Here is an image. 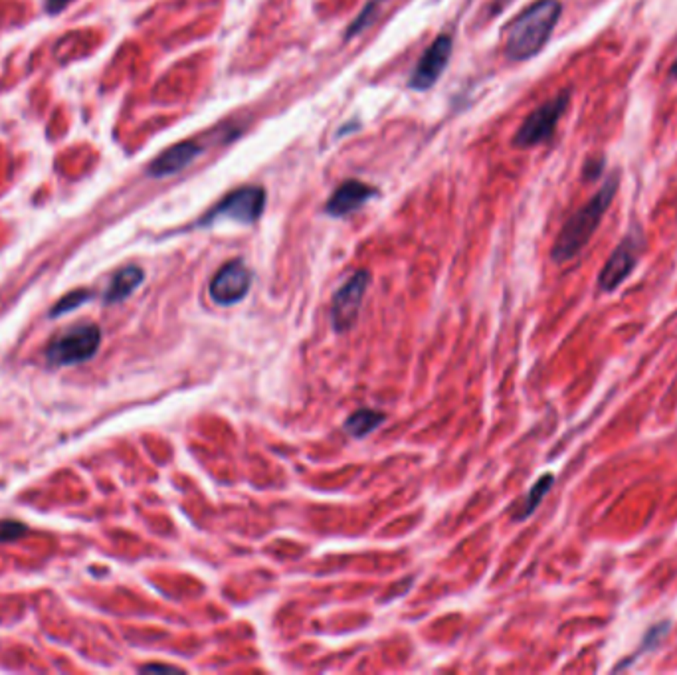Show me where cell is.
I'll use <instances>...</instances> for the list:
<instances>
[{"instance_id": "4fadbf2b", "label": "cell", "mask_w": 677, "mask_h": 675, "mask_svg": "<svg viewBox=\"0 0 677 675\" xmlns=\"http://www.w3.org/2000/svg\"><path fill=\"white\" fill-rule=\"evenodd\" d=\"M385 420V414L376 412V410H356L355 414H351L347 422H344V432L351 434L353 438H365L366 434H370L373 430H376Z\"/></svg>"}, {"instance_id": "277c9868", "label": "cell", "mask_w": 677, "mask_h": 675, "mask_svg": "<svg viewBox=\"0 0 677 675\" xmlns=\"http://www.w3.org/2000/svg\"><path fill=\"white\" fill-rule=\"evenodd\" d=\"M569 103L570 91L565 89V91H560L559 96L553 97L550 101L535 109L515 133L513 145L519 147V149H529V147H537L541 143L550 139L555 129H557V123L562 117V113L569 108Z\"/></svg>"}, {"instance_id": "5bb4252c", "label": "cell", "mask_w": 677, "mask_h": 675, "mask_svg": "<svg viewBox=\"0 0 677 675\" xmlns=\"http://www.w3.org/2000/svg\"><path fill=\"white\" fill-rule=\"evenodd\" d=\"M553 482H555V475L553 473H545L541 480H539L533 487H531V491H529V495L525 497V501H523V507H521V511L517 513V519L519 521H523V519H527L529 515L533 513L535 509H537L539 505H541V501L545 499V495H547L548 491H550V487H553Z\"/></svg>"}, {"instance_id": "30bf717a", "label": "cell", "mask_w": 677, "mask_h": 675, "mask_svg": "<svg viewBox=\"0 0 677 675\" xmlns=\"http://www.w3.org/2000/svg\"><path fill=\"white\" fill-rule=\"evenodd\" d=\"M200 153H202V149L196 143H191V141L176 143V145H172L171 149L161 153L155 161L150 162L149 174L155 176V179H165V176L176 174V172L184 171Z\"/></svg>"}, {"instance_id": "ac0fdd59", "label": "cell", "mask_w": 677, "mask_h": 675, "mask_svg": "<svg viewBox=\"0 0 677 675\" xmlns=\"http://www.w3.org/2000/svg\"><path fill=\"white\" fill-rule=\"evenodd\" d=\"M22 535H26V527L20 523H14V521L0 523V541H14Z\"/></svg>"}, {"instance_id": "9a60e30c", "label": "cell", "mask_w": 677, "mask_h": 675, "mask_svg": "<svg viewBox=\"0 0 677 675\" xmlns=\"http://www.w3.org/2000/svg\"><path fill=\"white\" fill-rule=\"evenodd\" d=\"M87 300H89V291L87 290L72 291V293L65 295L64 300H60L56 303L54 309H52V317H60V315H64V313H70V311L75 309V307L84 305Z\"/></svg>"}, {"instance_id": "52a82bcc", "label": "cell", "mask_w": 677, "mask_h": 675, "mask_svg": "<svg viewBox=\"0 0 677 675\" xmlns=\"http://www.w3.org/2000/svg\"><path fill=\"white\" fill-rule=\"evenodd\" d=\"M368 283H370L368 271L361 269L355 276L347 279L339 288V291L335 293L333 303H331V323H333L335 331L344 333L355 325Z\"/></svg>"}, {"instance_id": "3957f363", "label": "cell", "mask_w": 677, "mask_h": 675, "mask_svg": "<svg viewBox=\"0 0 677 675\" xmlns=\"http://www.w3.org/2000/svg\"><path fill=\"white\" fill-rule=\"evenodd\" d=\"M101 345L97 325H75L56 335L48 345L46 361L54 366H72L94 359Z\"/></svg>"}, {"instance_id": "7c38bea8", "label": "cell", "mask_w": 677, "mask_h": 675, "mask_svg": "<svg viewBox=\"0 0 677 675\" xmlns=\"http://www.w3.org/2000/svg\"><path fill=\"white\" fill-rule=\"evenodd\" d=\"M143 278H145V274L139 266H127V268L119 269L111 278V283L103 295L105 303H119V301L127 300L131 293L143 283Z\"/></svg>"}, {"instance_id": "8992f818", "label": "cell", "mask_w": 677, "mask_h": 675, "mask_svg": "<svg viewBox=\"0 0 677 675\" xmlns=\"http://www.w3.org/2000/svg\"><path fill=\"white\" fill-rule=\"evenodd\" d=\"M642 248H644V238L640 232H630L620 242V246L614 250L612 256L608 257L606 266L598 276V288L604 293L616 291L628 279L640 259Z\"/></svg>"}, {"instance_id": "2e32d148", "label": "cell", "mask_w": 677, "mask_h": 675, "mask_svg": "<svg viewBox=\"0 0 677 675\" xmlns=\"http://www.w3.org/2000/svg\"><path fill=\"white\" fill-rule=\"evenodd\" d=\"M378 8H380V0H373V2H368V6H366L365 11L361 12V16H359V18L349 26V30H347V38H351V36H355V34L363 32L366 26L375 20V16L378 14Z\"/></svg>"}, {"instance_id": "7a4b0ae2", "label": "cell", "mask_w": 677, "mask_h": 675, "mask_svg": "<svg viewBox=\"0 0 677 675\" xmlns=\"http://www.w3.org/2000/svg\"><path fill=\"white\" fill-rule=\"evenodd\" d=\"M618 184H620V176L614 172L602 183L600 191L565 222L559 238L553 246V252H550V256L557 264H565L572 257H576L582 252V248L588 244V240L594 236L596 228L600 226L606 210L612 204Z\"/></svg>"}, {"instance_id": "8fae6325", "label": "cell", "mask_w": 677, "mask_h": 675, "mask_svg": "<svg viewBox=\"0 0 677 675\" xmlns=\"http://www.w3.org/2000/svg\"><path fill=\"white\" fill-rule=\"evenodd\" d=\"M375 193L376 191L373 186L361 183V181H347L335 191L325 210L331 216L351 214V212L359 210L363 204L368 202L375 196Z\"/></svg>"}, {"instance_id": "44dd1931", "label": "cell", "mask_w": 677, "mask_h": 675, "mask_svg": "<svg viewBox=\"0 0 677 675\" xmlns=\"http://www.w3.org/2000/svg\"><path fill=\"white\" fill-rule=\"evenodd\" d=\"M141 671H179V669L171 665H145L141 667Z\"/></svg>"}, {"instance_id": "ba28073f", "label": "cell", "mask_w": 677, "mask_h": 675, "mask_svg": "<svg viewBox=\"0 0 677 675\" xmlns=\"http://www.w3.org/2000/svg\"><path fill=\"white\" fill-rule=\"evenodd\" d=\"M252 285V274L244 262L234 259L218 269L210 281V297L216 305H234L246 297Z\"/></svg>"}, {"instance_id": "d6986e66", "label": "cell", "mask_w": 677, "mask_h": 675, "mask_svg": "<svg viewBox=\"0 0 677 675\" xmlns=\"http://www.w3.org/2000/svg\"><path fill=\"white\" fill-rule=\"evenodd\" d=\"M602 171H604V159H591V161H586V165H584L582 174H584L588 181H596L602 174Z\"/></svg>"}, {"instance_id": "7402d4cb", "label": "cell", "mask_w": 677, "mask_h": 675, "mask_svg": "<svg viewBox=\"0 0 677 675\" xmlns=\"http://www.w3.org/2000/svg\"><path fill=\"white\" fill-rule=\"evenodd\" d=\"M669 77H671V79H677V60L673 62V65H671V70H669Z\"/></svg>"}, {"instance_id": "6da1fadb", "label": "cell", "mask_w": 677, "mask_h": 675, "mask_svg": "<svg viewBox=\"0 0 677 675\" xmlns=\"http://www.w3.org/2000/svg\"><path fill=\"white\" fill-rule=\"evenodd\" d=\"M562 4L559 0H537L511 22L505 38V54L513 62L537 56L559 24Z\"/></svg>"}, {"instance_id": "9c48e42d", "label": "cell", "mask_w": 677, "mask_h": 675, "mask_svg": "<svg viewBox=\"0 0 677 675\" xmlns=\"http://www.w3.org/2000/svg\"><path fill=\"white\" fill-rule=\"evenodd\" d=\"M451 56V38L450 36H438L434 42L428 46V50L422 54L418 65L410 75V87L412 89H430L438 77L444 74L446 64Z\"/></svg>"}, {"instance_id": "5b68a950", "label": "cell", "mask_w": 677, "mask_h": 675, "mask_svg": "<svg viewBox=\"0 0 677 675\" xmlns=\"http://www.w3.org/2000/svg\"><path fill=\"white\" fill-rule=\"evenodd\" d=\"M266 206V191L262 186H242L228 194L200 220V226L216 224L218 220H232L238 224H254Z\"/></svg>"}, {"instance_id": "e0dca14e", "label": "cell", "mask_w": 677, "mask_h": 675, "mask_svg": "<svg viewBox=\"0 0 677 675\" xmlns=\"http://www.w3.org/2000/svg\"><path fill=\"white\" fill-rule=\"evenodd\" d=\"M667 630H669V622H659V624H656L654 628H650L647 634L644 636V640H642V652H644V650H652V648H656L657 643H659V640H662V638L667 634Z\"/></svg>"}, {"instance_id": "ffe728a7", "label": "cell", "mask_w": 677, "mask_h": 675, "mask_svg": "<svg viewBox=\"0 0 677 675\" xmlns=\"http://www.w3.org/2000/svg\"><path fill=\"white\" fill-rule=\"evenodd\" d=\"M70 2H72V0H46V6H48V12L56 14V12L64 11Z\"/></svg>"}]
</instances>
